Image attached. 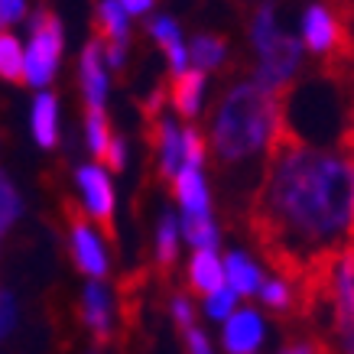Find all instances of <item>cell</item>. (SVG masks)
I'll list each match as a JSON object with an SVG mask.
<instances>
[{"label": "cell", "mask_w": 354, "mask_h": 354, "mask_svg": "<svg viewBox=\"0 0 354 354\" xmlns=\"http://www.w3.org/2000/svg\"><path fill=\"white\" fill-rule=\"evenodd\" d=\"M247 231L299 312L332 290L335 263L354 237V156L299 140L279 124L263 179L247 205Z\"/></svg>", "instance_id": "1"}, {"label": "cell", "mask_w": 354, "mask_h": 354, "mask_svg": "<svg viewBox=\"0 0 354 354\" xmlns=\"http://www.w3.org/2000/svg\"><path fill=\"white\" fill-rule=\"evenodd\" d=\"M283 124V97L270 95L263 88L247 78L225 88L218 97L208 133H212V156H215V172L227 189V208L231 215L241 212V202L250 205L260 185V166H267L270 143Z\"/></svg>", "instance_id": "2"}, {"label": "cell", "mask_w": 354, "mask_h": 354, "mask_svg": "<svg viewBox=\"0 0 354 354\" xmlns=\"http://www.w3.org/2000/svg\"><path fill=\"white\" fill-rule=\"evenodd\" d=\"M65 32L53 10H36L30 20V46H26V85L46 88L53 82L62 59Z\"/></svg>", "instance_id": "3"}, {"label": "cell", "mask_w": 354, "mask_h": 354, "mask_svg": "<svg viewBox=\"0 0 354 354\" xmlns=\"http://www.w3.org/2000/svg\"><path fill=\"white\" fill-rule=\"evenodd\" d=\"M65 218H68V250H72V263H75L78 273L97 279L108 277V254H104V244L97 241V234L88 225L85 212L78 208L75 202H65Z\"/></svg>", "instance_id": "4"}, {"label": "cell", "mask_w": 354, "mask_h": 354, "mask_svg": "<svg viewBox=\"0 0 354 354\" xmlns=\"http://www.w3.org/2000/svg\"><path fill=\"white\" fill-rule=\"evenodd\" d=\"M78 189L85 195L88 215L95 218L101 231H104V237L114 244L118 241V231H114V189H111L104 166H82L78 169Z\"/></svg>", "instance_id": "5"}, {"label": "cell", "mask_w": 354, "mask_h": 354, "mask_svg": "<svg viewBox=\"0 0 354 354\" xmlns=\"http://www.w3.org/2000/svg\"><path fill=\"white\" fill-rule=\"evenodd\" d=\"M78 78H82V95L88 108H104L108 97V62H104V43L88 39L78 59Z\"/></svg>", "instance_id": "6"}, {"label": "cell", "mask_w": 354, "mask_h": 354, "mask_svg": "<svg viewBox=\"0 0 354 354\" xmlns=\"http://www.w3.org/2000/svg\"><path fill=\"white\" fill-rule=\"evenodd\" d=\"M221 342H225L227 354H254L260 348V342H263V319L254 309L234 312L225 322Z\"/></svg>", "instance_id": "7"}, {"label": "cell", "mask_w": 354, "mask_h": 354, "mask_svg": "<svg viewBox=\"0 0 354 354\" xmlns=\"http://www.w3.org/2000/svg\"><path fill=\"white\" fill-rule=\"evenodd\" d=\"M172 192H176L185 215H212V195H208V185H205V176L198 166L183 162V169L172 183Z\"/></svg>", "instance_id": "8"}, {"label": "cell", "mask_w": 354, "mask_h": 354, "mask_svg": "<svg viewBox=\"0 0 354 354\" xmlns=\"http://www.w3.org/2000/svg\"><path fill=\"white\" fill-rule=\"evenodd\" d=\"M169 104L176 108V114L185 120H192L202 108V91H205V72L202 68H189L183 75H172L169 82Z\"/></svg>", "instance_id": "9"}, {"label": "cell", "mask_w": 354, "mask_h": 354, "mask_svg": "<svg viewBox=\"0 0 354 354\" xmlns=\"http://www.w3.org/2000/svg\"><path fill=\"white\" fill-rule=\"evenodd\" d=\"M82 319H85V325L91 328L97 344H108V338H111V299L97 279H91L85 286V292H82Z\"/></svg>", "instance_id": "10"}, {"label": "cell", "mask_w": 354, "mask_h": 354, "mask_svg": "<svg viewBox=\"0 0 354 354\" xmlns=\"http://www.w3.org/2000/svg\"><path fill=\"white\" fill-rule=\"evenodd\" d=\"M225 263L218 260L215 250H195L192 263H189V286L192 292H202V296H212V292L225 290Z\"/></svg>", "instance_id": "11"}, {"label": "cell", "mask_w": 354, "mask_h": 354, "mask_svg": "<svg viewBox=\"0 0 354 354\" xmlns=\"http://www.w3.org/2000/svg\"><path fill=\"white\" fill-rule=\"evenodd\" d=\"M32 137L43 150H53L59 143V101L53 91H43L32 101Z\"/></svg>", "instance_id": "12"}, {"label": "cell", "mask_w": 354, "mask_h": 354, "mask_svg": "<svg viewBox=\"0 0 354 354\" xmlns=\"http://www.w3.org/2000/svg\"><path fill=\"white\" fill-rule=\"evenodd\" d=\"M95 30L101 43H127L130 36V13L120 7L118 0H97Z\"/></svg>", "instance_id": "13"}, {"label": "cell", "mask_w": 354, "mask_h": 354, "mask_svg": "<svg viewBox=\"0 0 354 354\" xmlns=\"http://www.w3.org/2000/svg\"><path fill=\"white\" fill-rule=\"evenodd\" d=\"M225 273H227V286H231L237 296H254V292H260V286H263L257 263L247 257L244 250H231V254H227Z\"/></svg>", "instance_id": "14"}, {"label": "cell", "mask_w": 354, "mask_h": 354, "mask_svg": "<svg viewBox=\"0 0 354 354\" xmlns=\"http://www.w3.org/2000/svg\"><path fill=\"white\" fill-rule=\"evenodd\" d=\"M176 215L160 218V227H156V273L160 279H166L172 273V267L179 263V234H176Z\"/></svg>", "instance_id": "15"}, {"label": "cell", "mask_w": 354, "mask_h": 354, "mask_svg": "<svg viewBox=\"0 0 354 354\" xmlns=\"http://www.w3.org/2000/svg\"><path fill=\"white\" fill-rule=\"evenodd\" d=\"M0 78L10 85H26V49L13 32H0Z\"/></svg>", "instance_id": "16"}, {"label": "cell", "mask_w": 354, "mask_h": 354, "mask_svg": "<svg viewBox=\"0 0 354 354\" xmlns=\"http://www.w3.org/2000/svg\"><path fill=\"white\" fill-rule=\"evenodd\" d=\"M189 55H192L195 68H202V72H212L218 65L225 62L227 55V39L225 36H218V32H198L189 46Z\"/></svg>", "instance_id": "17"}, {"label": "cell", "mask_w": 354, "mask_h": 354, "mask_svg": "<svg viewBox=\"0 0 354 354\" xmlns=\"http://www.w3.org/2000/svg\"><path fill=\"white\" fill-rule=\"evenodd\" d=\"M279 32L283 30H279V23H277V7H273V3H260L257 10L250 13V23H247V36H250L254 53L267 49Z\"/></svg>", "instance_id": "18"}, {"label": "cell", "mask_w": 354, "mask_h": 354, "mask_svg": "<svg viewBox=\"0 0 354 354\" xmlns=\"http://www.w3.org/2000/svg\"><path fill=\"white\" fill-rule=\"evenodd\" d=\"M260 302L273 309L277 315H290V312H299V296H296V286L286 283V279H263V286H260Z\"/></svg>", "instance_id": "19"}, {"label": "cell", "mask_w": 354, "mask_h": 354, "mask_svg": "<svg viewBox=\"0 0 354 354\" xmlns=\"http://www.w3.org/2000/svg\"><path fill=\"white\" fill-rule=\"evenodd\" d=\"M183 234L195 250H215L218 247V225L212 215H183Z\"/></svg>", "instance_id": "20"}, {"label": "cell", "mask_w": 354, "mask_h": 354, "mask_svg": "<svg viewBox=\"0 0 354 354\" xmlns=\"http://www.w3.org/2000/svg\"><path fill=\"white\" fill-rule=\"evenodd\" d=\"M85 137H88V150L95 153L97 160H104L108 147L114 143V133H111V124H108L104 108H88V114H85Z\"/></svg>", "instance_id": "21"}, {"label": "cell", "mask_w": 354, "mask_h": 354, "mask_svg": "<svg viewBox=\"0 0 354 354\" xmlns=\"http://www.w3.org/2000/svg\"><path fill=\"white\" fill-rule=\"evenodd\" d=\"M20 212H23L20 192L13 189V183L7 179V172H0V234L10 231V225L20 218Z\"/></svg>", "instance_id": "22"}, {"label": "cell", "mask_w": 354, "mask_h": 354, "mask_svg": "<svg viewBox=\"0 0 354 354\" xmlns=\"http://www.w3.org/2000/svg\"><path fill=\"white\" fill-rule=\"evenodd\" d=\"M147 32L156 39V46H160L162 53L183 46V32H179V23L172 20V17H153V20L147 23Z\"/></svg>", "instance_id": "23"}, {"label": "cell", "mask_w": 354, "mask_h": 354, "mask_svg": "<svg viewBox=\"0 0 354 354\" xmlns=\"http://www.w3.org/2000/svg\"><path fill=\"white\" fill-rule=\"evenodd\" d=\"M237 299H241V296H237L231 286L212 292V296H208V302H205L208 319H215V322H227V319H231V312H234V306H237Z\"/></svg>", "instance_id": "24"}, {"label": "cell", "mask_w": 354, "mask_h": 354, "mask_svg": "<svg viewBox=\"0 0 354 354\" xmlns=\"http://www.w3.org/2000/svg\"><path fill=\"white\" fill-rule=\"evenodd\" d=\"M205 156H208V150H205V137L195 127H185L183 130V160H185V166H198V169H202Z\"/></svg>", "instance_id": "25"}, {"label": "cell", "mask_w": 354, "mask_h": 354, "mask_svg": "<svg viewBox=\"0 0 354 354\" xmlns=\"http://www.w3.org/2000/svg\"><path fill=\"white\" fill-rule=\"evenodd\" d=\"M169 312H172V319H176V325L183 328V332H189V328H195V309H192V302H189V296L185 292H176L169 299Z\"/></svg>", "instance_id": "26"}, {"label": "cell", "mask_w": 354, "mask_h": 354, "mask_svg": "<svg viewBox=\"0 0 354 354\" xmlns=\"http://www.w3.org/2000/svg\"><path fill=\"white\" fill-rule=\"evenodd\" d=\"M26 17V0H0V32Z\"/></svg>", "instance_id": "27"}, {"label": "cell", "mask_w": 354, "mask_h": 354, "mask_svg": "<svg viewBox=\"0 0 354 354\" xmlns=\"http://www.w3.org/2000/svg\"><path fill=\"white\" fill-rule=\"evenodd\" d=\"M101 162H104L111 172H124V166H127V143H124V137H114V143L108 147V153H104Z\"/></svg>", "instance_id": "28"}, {"label": "cell", "mask_w": 354, "mask_h": 354, "mask_svg": "<svg viewBox=\"0 0 354 354\" xmlns=\"http://www.w3.org/2000/svg\"><path fill=\"white\" fill-rule=\"evenodd\" d=\"M13 322H17V306H13L10 292H0V342L10 335Z\"/></svg>", "instance_id": "29"}, {"label": "cell", "mask_w": 354, "mask_h": 354, "mask_svg": "<svg viewBox=\"0 0 354 354\" xmlns=\"http://www.w3.org/2000/svg\"><path fill=\"white\" fill-rule=\"evenodd\" d=\"M338 150L354 156V85L348 88V124H344V133H342V143Z\"/></svg>", "instance_id": "30"}, {"label": "cell", "mask_w": 354, "mask_h": 354, "mask_svg": "<svg viewBox=\"0 0 354 354\" xmlns=\"http://www.w3.org/2000/svg\"><path fill=\"white\" fill-rule=\"evenodd\" d=\"M104 62L114 72H124V62H127V43H104Z\"/></svg>", "instance_id": "31"}, {"label": "cell", "mask_w": 354, "mask_h": 354, "mask_svg": "<svg viewBox=\"0 0 354 354\" xmlns=\"http://www.w3.org/2000/svg\"><path fill=\"white\" fill-rule=\"evenodd\" d=\"M185 344H189V354H212V344H208L202 328H189L185 332Z\"/></svg>", "instance_id": "32"}, {"label": "cell", "mask_w": 354, "mask_h": 354, "mask_svg": "<svg viewBox=\"0 0 354 354\" xmlns=\"http://www.w3.org/2000/svg\"><path fill=\"white\" fill-rule=\"evenodd\" d=\"M118 3L130 17H143V13H150V7H153V0H118Z\"/></svg>", "instance_id": "33"}, {"label": "cell", "mask_w": 354, "mask_h": 354, "mask_svg": "<svg viewBox=\"0 0 354 354\" xmlns=\"http://www.w3.org/2000/svg\"><path fill=\"white\" fill-rule=\"evenodd\" d=\"M250 3H270V0H250Z\"/></svg>", "instance_id": "34"}, {"label": "cell", "mask_w": 354, "mask_h": 354, "mask_svg": "<svg viewBox=\"0 0 354 354\" xmlns=\"http://www.w3.org/2000/svg\"><path fill=\"white\" fill-rule=\"evenodd\" d=\"M351 244H354V237H351Z\"/></svg>", "instance_id": "35"}]
</instances>
